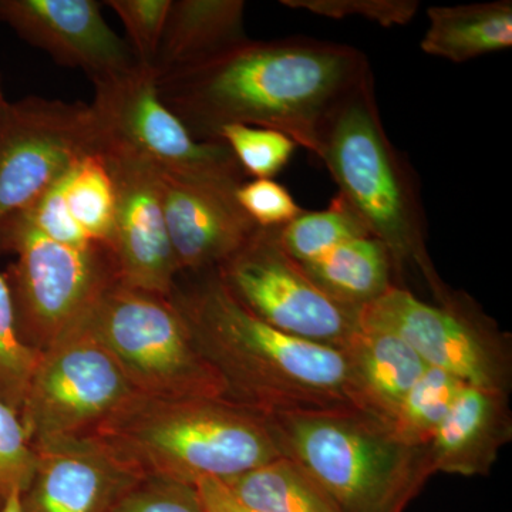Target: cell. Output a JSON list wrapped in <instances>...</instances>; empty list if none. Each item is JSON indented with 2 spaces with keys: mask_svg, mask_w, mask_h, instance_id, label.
<instances>
[{
  "mask_svg": "<svg viewBox=\"0 0 512 512\" xmlns=\"http://www.w3.org/2000/svg\"><path fill=\"white\" fill-rule=\"evenodd\" d=\"M463 386L456 376L427 367L403 397L387 427L403 443L427 447Z\"/></svg>",
  "mask_w": 512,
  "mask_h": 512,
  "instance_id": "obj_24",
  "label": "cell"
},
{
  "mask_svg": "<svg viewBox=\"0 0 512 512\" xmlns=\"http://www.w3.org/2000/svg\"><path fill=\"white\" fill-rule=\"evenodd\" d=\"M437 301L430 305L393 285L362 313L399 335L427 366L468 386L510 392L511 353L503 333L461 296L447 291Z\"/></svg>",
  "mask_w": 512,
  "mask_h": 512,
  "instance_id": "obj_11",
  "label": "cell"
},
{
  "mask_svg": "<svg viewBox=\"0 0 512 512\" xmlns=\"http://www.w3.org/2000/svg\"><path fill=\"white\" fill-rule=\"evenodd\" d=\"M59 188L73 224L92 244L110 249L116 195L101 153L77 161L60 177Z\"/></svg>",
  "mask_w": 512,
  "mask_h": 512,
  "instance_id": "obj_23",
  "label": "cell"
},
{
  "mask_svg": "<svg viewBox=\"0 0 512 512\" xmlns=\"http://www.w3.org/2000/svg\"><path fill=\"white\" fill-rule=\"evenodd\" d=\"M343 352L348 356L360 409L384 424L429 367L399 335L363 313Z\"/></svg>",
  "mask_w": 512,
  "mask_h": 512,
  "instance_id": "obj_18",
  "label": "cell"
},
{
  "mask_svg": "<svg viewBox=\"0 0 512 512\" xmlns=\"http://www.w3.org/2000/svg\"><path fill=\"white\" fill-rule=\"evenodd\" d=\"M245 8L242 0H171L154 72L202 62L247 40Z\"/></svg>",
  "mask_w": 512,
  "mask_h": 512,
  "instance_id": "obj_19",
  "label": "cell"
},
{
  "mask_svg": "<svg viewBox=\"0 0 512 512\" xmlns=\"http://www.w3.org/2000/svg\"><path fill=\"white\" fill-rule=\"evenodd\" d=\"M195 493L207 512H259L232 493L224 481L204 478L194 485Z\"/></svg>",
  "mask_w": 512,
  "mask_h": 512,
  "instance_id": "obj_33",
  "label": "cell"
},
{
  "mask_svg": "<svg viewBox=\"0 0 512 512\" xmlns=\"http://www.w3.org/2000/svg\"><path fill=\"white\" fill-rule=\"evenodd\" d=\"M116 195L110 251L121 284L173 296L177 262L167 224L157 170L133 158L101 154Z\"/></svg>",
  "mask_w": 512,
  "mask_h": 512,
  "instance_id": "obj_13",
  "label": "cell"
},
{
  "mask_svg": "<svg viewBox=\"0 0 512 512\" xmlns=\"http://www.w3.org/2000/svg\"><path fill=\"white\" fill-rule=\"evenodd\" d=\"M32 481L20 494L23 512H117L143 477L96 437L35 447Z\"/></svg>",
  "mask_w": 512,
  "mask_h": 512,
  "instance_id": "obj_15",
  "label": "cell"
},
{
  "mask_svg": "<svg viewBox=\"0 0 512 512\" xmlns=\"http://www.w3.org/2000/svg\"><path fill=\"white\" fill-rule=\"evenodd\" d=\"M36 467V450L20 414L0 402V508L10 495L28 488Z\"/></svg>",
  "mask_w": 512,
  "mask_h": 512,
  "instance_id": "obj_28",
  "label": "cell"
},
{
  "mask_svg": "<svg viewBox=\"0 0 512 512\" xmlns=\"http://www.w3.org/2000/svg\"><path fill=\"white\" fill-rule=\"evenodd\" d=\"M369 231L348 201L338 194L326 210L303 211L291 224L278 229L286 254L305 266L350 239L367 237Z\"/></svg>",
  "mask_w": 512,
  "mask_h": 512,
  "instance_id": "obj_25",
  "label": "cell"
},
{
  "mask_svg": "<svg viewBox=\"0 0 512 512\" xmlns=\"http://www.w3.org/2000/svg\"><path fill=\"white\" fill-rule=\"evenodd\" d=\"M214 272L235 301L286 335L343 350L359 328L362 308L326 295L286 254L278 229H258Z\"/></svg>",
  "mask_w": 512,
  "mask_h": 512,
  "instance_id": "obj_10",
  "label": "cell"
},
{
  "mask_svg": "<svg viewBox=\"0 0 512 512\" xmlns=\"http://www.w3.org/2000/svg\"><path fill=\"white\" fill-rule=\"evenodd\" d=\"M0 22L57 64L83 70L92 82L137 63L96 0H0Z\"/></svg>",
  "mask_w": 512,
  "mask_h": 512,
  "instance_id": "obj_16",
  "label": "cell"
},
{
  "mask_svg": "<svg viewBox=\"0 0 512 512\" xmlns=\"http://www.w3.org/2000/svg\"><path fill=\"white\" fill-rule=\"evenodd\" d=\"M370 73L353 47L322 40H244L157 76L158 93L192 137L218 141L228 124L269 128L316 157L329 117Z\"/></svg>",
  "mask_w": 512,
  "mask_h": 512,
  "instance_id": "obj_1",
  "label": "cell"
},
{
  "mask_svg": "<svg viewBox=\"0 0 512 512\" xmlns=\"http://www.w3.org/2000/svg\"><path fill=\"white\" fill-rule=\"evenodd\" d=\"M20 494L22 493L16 491V493L10 495L9 500L0 508V512H23L22 504H20Z\"/></svg>",
  "mask_w": 512,
  "mask_h": 512,
  "instance_id": "obj_34",
  "label": "cell"
},
{
  "mask_svg": "<svg viewBox=\"0 0 512 512\" xmlns=\"http://www.w3.org/2000/svg\"><path fill=\"white\" fill-rule=\"evenodd\" d=\"M420 47L426 55L453 63L501 52L512 46V3L433 6Z\"/></svg>",
  "mask_w": 512,
  "mask_h": 512,
  "instance_id": "obj_20",
  "label": "cell"
},
{
  "mask_svg": "<svg viewBox=\"0 0 512 512\" xmlns=\"http://www.w3.org/2000/svg\"><path fill=\"white\" fill-rule=\"evenodd\" d=\"M168 237L180 274L215 271L258 228L239 207V185L158 171Z\"/></svg>",
  "mask_w": 512,
  "mask_h": 512,
  "instance_id": "obj_14",
  "label": "cell"
},
{
  "mask_svg": "<svg viewBox=\"0 0 512 512\" xmlns=\"http://www.w3.org/2000/svg\"><path fill=\"white\" fill-rule=\"evenodd\" d=\"M94 84L90 104L101 154L133 158L163 173L245 183L247 174L221 141H198L158 93L153 67L133 66Z\"/></svg>",
  "mask_w": 512,
  "mask_h": 512,
  "instance_id": "obj_8",
  "label": "cell"
},
{
  "mask_svg": "<svg viewBox=\"0 0 512 512\" xmlns=\"http://www.w3.org/2000/svg\"><path fill=\"white\" fill-rule=\"evenodd\" d=\"M511 437L508 393L464 384L427 444L431 471L485 476Z\"/></svg>",
  "mask_w": 512,
  "mask_h": 512,
  "instance_id": "obj_17",
  "label": "cell"
},
{
  "mask_svg": "<svg viewBox=\"0 0 512 512\" xmlns=\"http://www.w3.org/2000/svg\"><path fill=\"white\" fill-rule=\"evenodd\" d=\"M302 269L326 295L353 308H365L394 285L392 256L372 235L343 242Z\"/></svg>",
  "mask_w": 512,
  "mask_h": 512,
  "instance_id": "obj_21",
  "label": "cell"
},
{
  "mask_svg": "<svg viewBox=\"0 0 512 512\" xmlns=\"http://www.w3.org/2000/svg\"><path fill=\"white\" fill-rule=\"evenodd\" d=\"M268 417L282 456L319 485L339 512H403L433 476L426 447L394 436L356 407Z\"/></svg>",
  "mask_w": 512,
  "mask_h": 512,
  "instance_id": "obj_4",
  "label": "cell"
},
{
  "mask_svg": "<svg viewBox=\"0 0 512 512\" xmlns=\"http://www.w3.org/2000/svg\"><path fill=\"white\" fill-rule=\"evenodd\" d=\"M101 153L90 104L26 97L0 109V224L77 161Z\"/></svg>",
  "mask_w": 512,
  "mask_h": 512,
  "instance_id": "obj_12",
  "label": "cell"
},
{
  "mask_svg": "<svg viewBox=\"0 0 512 512\" xmlns=\"http://www.w3.org/2000/svg\"><path fill=\"white\" fill-rule=\"evenodd\" d=\"M106 5L123 22L137 62L153 66L171 0H107Z\"/></svg>",
  "mask_w": 512,
  "mask_h": 512,
  "instance_id": "obj_29",
  "label": "cell"
},
{
  "mask_svg": "<svg viewBox=\"0 0 512 512\" xmlns=\"http://www.w3.org/2000/svg\"><path fill=\"white\" fill-rule=\"evenodd\" d=\"M89 311L39 355L20 410L33 447L93 436L138 396Z\"/></svg>",
  "mask_w": 512,
  "mask_h": 512,
  "instance_id": "obj_9",
  "label": "cell"
},
{
  "mask_svg": "<svg viewBox=\"0 0 512 512\" xmlns=\"http://www.w3.org/2000/svg\"><path fill=\"white\" fill-rule=\"evenodd\" d=\"M0 249L18 255L6 272L16 328L22 342L39 355L119 279L109 248L60 244L20 212L0 224Z\"/></svg>",
  "mask_w": 512,
  "mask_h": 512,
  "instance_id": "obj_7",
  "label": "cell"
},
{
  "mask_svg": "<svg viewBox=\"0 0 512 512\" xmlns=\"http://www.w3.org/2000/svg\"><path fill=\"white\" fill-rule=\"evenodd\" d=\"M5 97H3L2 93V84H0V109H2L3 104H5Z\"/></svg>",
  "mask_w": 512,
  "mask_h": 512,
  "instance_id": "obj_35",
  "label": "cell"
},
{
  "mask_svg": "<svg viewBox=\"0 0 512 512\" xmlns=\"http://www.w3.org/2000/svg\"><path fill=\"white\" fill-rule=\"evenodd\" d=\"M117 512H207L192 485L147 477L138 483Z\"/></svg>",
  "mask_w": 512,
  "mask_h": 512,
  "instance_id": "obj_32",
  "label": "cell"
},
{
  "mask_svg": "<svg viewBox=\"0 0 512 512\" xmlns=\"http://www.w3.org/2000/svg\"><path fill=\"white\" fill-rule=\"evenodd\" d=\"M281 3L330 19L363 16L384 28L407 25L420 6L414 0H282Z\"/></svg>",
  "mask_w": 512,
  "mask_h": 512,
  "instance_id": "obj_30",
  "label": "cell"
},
{
  "mask_svg": "<svg viewBox=\"0 0 512 512\" xmlns=\"http://www.w3.org/2000/svg\"><path fill=\"white\" fill-rule=\"evenodd\" d=\"M320 160L369 234L387 248L393 268L414 265L436 298L446 292L431 265L416 192L384 133L367 74L333 111L320 138Z\"/></svg>",
  "mask_w": 512,
  "mask_h": 512,
  "instance_id": "obj_5",
  "label": "cell"
},
{
  "mask_svg": "<svg viewBox=\"0 0 512 512\" xmlns=\"http://www.w3.org/2000/svg\"><path fill=\"white\" fill-rule=\"evenodd\" d=\"M93 437L143 478L192 485L284 457L268 417L218 397H134Z\"/></svg>",
  "mask_w": 512,
  "mask_h": 512,
  "instance_id": "obj_3",
  "label": "cell"
},
{
  "mask_svg": "<svg viewBox=\"0 0 512 512\" xmlns=\"http://www.w3.org/2000/svg\"><path fill=\"white\" fill-rule=\"evenodd\" d=\"M89 318L140 396L224 399V386L195 345L174 296L117 279L93 303Z\"/></svg>",
  "mask_w": 512,
  "mask_h": 512,
  "instance_id": "obj_6",
  "label": "cell"
},
{
  "mask_svg": "<svg viewBox=\"0 0 512 512\" xmlns=\"http://www.w3.org/2000/svg\"><path fill=\"white\" fill-rule=\"evenodd\" d=\"M235 198L249 220L261 229L284 228L303 212L291 192L274 180L245 181Z\"/></svg>",
  "mask_w": 512,
  "mask_h": 512,
  "instance_id": "obj_31",
  "label": "cell"
},
{
  "mask_svg": "<svg viewBox=\"0 0 512 512\" xmlns=\"http://www.w3.org/2000/svg\"><path fill=\"white\" fill-rule=\"evenodd\" d=\"M221 481L259 512H339L319 485L286 457Z\"/></svg>",
  "mask_w": 512,
  "mask_h": 512,
  "instance_id": "obj_22",
  "label": "cell"
},
{
  "mask_svg": "<svg viewBox=\"0 0 512 512\" xmlns=\"http://www.w3.org/2000/svg\"><path fill=\"white\" fill-rule=\"evenodd\" d=\"M173 293L195 345L224 386V399L264 416L356 407L348 356L262 322L214 271ZM362 410V409H360Z\"/></svg>",
  "mask_w": 512,
  "mask_h": 512,
  "instance_id": "obj_2",
  "label": "cell"
},
{
  "mask_svg": "<svg viewBox=\"0 0 512 512\" xmlns=\"http://www.w3.org/2000/svg\"><path fill=\"white\" fill-rule=\"evenodd\" d=\"M217 138L227 144L244 173L254 180H272L298 147L279 131L245 124H228Z\"/></svg>",
  "mask_w": 512,
  "mask_h": 512,
  "instance_id": "obj_27",
  "label": "cell"
},
{
  "mask_svg": "<svg viewBox=\"0 0 512 512\" xmlns=\"http://www.w3.org/2000/svg\"><path fill=\"white\" fill-rule=\"evenodd\" d=\"M37 360L39 353L20 339L8 276L0 274V402L19 414Z\"/></svg>",
  "mask_w": 512,
  "mask_h": 512,
  "instance_id": "obj_26",
  "label": "cell"
}]
</instances>
